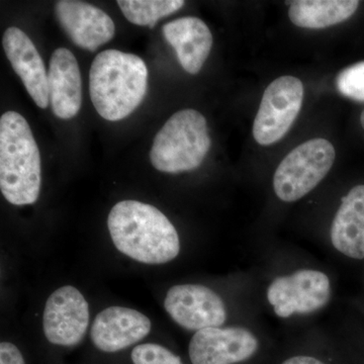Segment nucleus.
Returning a JSON list of instances; mask_svg holds the SVG:
<instances>
[{
	"label": "nucleus",
	"mask_w": 364,
	"mask_h": 364,
	"mask_svg": "<svg viewBox=\"0 0 364 364\" xmlns=\"http://www.w3.org/2000/svg\"><path fill=\"white\" fill-rule=\"evenodd\" d=\"M42 184L41 155L25 117L6 112L0 117V189L14 205H33Z\"/></svg>",
	"instance_id": "nucleus-3"
},
{
	"label": "nucleus",
	"mask_w": 364,
	"mask_h": 364,
	"mask_svg": "<svg viewBox=\"0 0 364 364\" xmlns=\"http://www.w3.org/2000/svg\"><path fill=\"white\" fill-rule=\"evenodd\" d=\"M151 331V321L144 314L109 306L98 314L91 327V341L100 350L112 353L138 343Z\"/></svg>",
	"instance_id": "nucleus-12"
},
{
	"label": "nucleus",
	"mask_w": 364,
	"mask_h": 364,
	"mask_svg": "<svg viewBox=\"0 0 364 364\" xmlns=\"http://www.w3.org/2000/svg\"><path fill=\"white\" fill-rule=\"evenodd\" d=\"M336 87L345 97L364 102V61L340 72L336 78Z\"/></svg>",
	"instance_id": "nucleus-19"
},
{
	"label": "nucleus",
	"mask_w": 364,
	"mask_h": 364,
	"mask_svg": "<svg viewBox=\"0 0 364 364\" xmlns=\"http://www.w3.org/2000/svg\"><path fill=\"white\" fill-rule=\"evenodd\" d=\"M360 122H361V126H363V128L364 130V109H363V112H361Z\"/></svg>",
	"instance_id": "nucleus-23"
},
{
	"label": "nucleus",
	"mask_w": 364,
	"mask_h": 364,
	"mask_svg": "<svg viewBox=\"0 0 364 364\" xmlns=\"http://www.w3.org/2000/svg\"><path fill=\"white\" fill-rule=\"evenodd\" d=\"M165 40L176 50L179 63L189 74H198L213 47V35L202 20L177 18L163 26Z\"/></svg>",
	"instance_id": "nucleus-15"
},
{
	"label": "nucleus",
	"mask_w": 364,
	"mask_h": 364,
	"mask_svg": "<svg viewBox=\"0 0 364 364\" xmlns=\"http://www.w3.org/2000/svg\"><path fill=\"white\" fill-rule=\"evenodd\" d=\"M282 364H327L312 355H294L286 359Z\"/></svg>",
	"instance_id": "nucleus-22"
},
{
	"label": "nucleus",
	"mask_w": 364,
	"mask_h": 364,
	"mask_svg": "<svg viewBox=\"0 0 364 364\" xmlns=\"http://www.w3.org/2000/svg\"><path fill=\"white\" fill-rule=\"evenodd\" d=\"M331 296L329 277L318 270L303 269L273 280L267 299L280 318L309 314L327 305Z\"/></svg>",
	"instance_id": "nucleus-7"
},
{
	"label": "nucleus",
	"mask_w": 364,
	"mask_h": 364,
	"mask_svg": "<svg viewBox=\"0 0 364 364\" xmlns=\"http://www.w3.org/2000/svg\"><path fill=\"white\" fill-rule=\"evenodd\" d=\"M90 324V306L74 287H60L48 299L43 317L46 338L59 346H73L85 337Z\"/></svg>",
	"instance_id": "nucleus-10"
},
{
	"label": "nucleus",
	"mask_w": 364,
	"mask_h": 364,
	"mask_svg": "<svg viewBox=\"0 0 364 364\" xmlns=\"http://www.w3.org/2000/svg\"><path fill=\"white\" fill-rule=\"evenodd\" d=\"M333 246L353 259L364 258V186L344 196L331 228Z\"/></svg>",
	"instance_id": "nucleus-16"
},
{
	"label": "nucleus",
	"mask_w": 364,
	"mask_h": 364,
	"mask_svg": "<svg viewBox=\"0 0 364 364\" xmlns=\"http://www.w3.org/2000/svg\"><path fill=\"white\" fill-rule=\"evenodd\" d=\"M334 146L325 139H314L301 144L277 167L273 188L282 202L301 200L324 179L334 164Z\"/></svg>",
	"instance_id": "nucleus-5"
},
{
	"label": "nucleus",
	"mask_w": 364,
	"mask_h": 364,
	"mask_svg": "<svg viewBox=\"0 0 364 364\" xmlns=\"http://www.w3.org/2000/svg\"><path fill=\"white\" fill-rule=\"evenodd\" d=\"M210 148L205 117L196 109H181L155 136L150 160L165 173L191 171L200 166Z\"/></svg>",
	"instance_id": "nucleus-4"
},
{
	"label": "nucleus",
	"mask_w": 364,
	"mask_h": 364,
	"mask_svg": "<svg viewBox=\"0 0 364 364\" xmlns=\"http://www.w3.org/2000/svg\"><path fill=\"white\" fill-rule=\"evenodd\" d=\"M0 364H26L20 349L9 342L0 344Z\"/></svg>",
	"instance_id": "nucleus-21"
},
{
	"label": "nucleus",
	"mask_w": 364,
	"mask_h": 364,
	"mask_svg": "<svg viewBox=\"0 0 364 364\" xmlns=\"http://www.w3.org/2000/svg\"><path fill=\"white\" fill-rule=\"evenodd\" d=\"M2 45L9 63L30 97L40 109H47L50 104L48 73L32 40L21 28L11 26L4 33Z\"/></svg>",
	"instance_id": "nucleus-13"
},
{
	"label": "nucleus",
	"mask_w": 364,
	"mask_h": 364,
	"mask_svg": "<svg viewBox=\"0 0 364 364\" xmlns=\"http://www.w3.org/2000/svg\"><path fill=\"white\" fill-rule=\"evenodd\" d=\"M134 364H183L181 358L161 345H138L132 351Z\"/></svg>",
	"instance_id": "nucleus-20"
},
{
	"label": "nucleus",
	"mask_w": 364,
	"mask_h": 364,
	"mask_svg": "<svg viewBox=\"0 0 364 364\" xmlns=\"http://www.w3.org/2000/svg\"><path fill=\"white\" fill-rule=\"evenodd\" d=\"M182 0H119L117 6L124 18L136 26L154 28L162 18L171 16L184 6Z\"/></svg>",
	"instance_id": "nucleus-18"
},
{
	"label": "nucleus",
	"mask_w": 364,
	"mask_h": 364,
	"mask_svg": "<svg viewBox=\"0 0 364 364\" xmlns=\"http://www.w3.org/2000/svg\"><path fill=\"white\" fill-rule=\"evenodd\" d=\"M304 100V85L294 76L272 81L264 93L253 124L256 142L269 146L282 140L293 126Z\"/></svg>",
	"instance_id": "nucleus-6"
},
{
	"label": "nucleus",
	"mask_w": 364,
	"mask_h": 364,
	"mask_svg": "<svg viewBox=\"0 0 364 364\" xmlns=\"http://www.w3.org/2000/svg\"><path fill=\"white\" fill-rule=\"evenodd\" d=\"M55 14L72 42L87 51H97L116 33V26L109 14L86 2L60 0L55 4Z\"/></svg>",
	"instance_id": "nucleus-11"
},
{
	"label": "nucleus",
	"mask_w": 364,
	"mask_h": 364,
	"mask_svg": "<svg viewBox=\"0 0 364 364\" xmlns=\"http://www.w3.org/2000/svg\"><path fill=\"white\" fill-rule=\"evenodd\" d=\"M164 308L174 322L191 331L221 327L227 311L221 296L200 284H179L167 291Z\"/></svg>",
	"instance_id": "nucleus-8"
},
{
	"label": "nucleus",
	"mask_w": 364,
	"mask_h": 364,
	"mask_svg": "<svg viewBox=\"0 0 364 364\" xmlns=\"http://www.w3.org/2000/svg\"><path fill=\"white\" fill-rule=\"evenodd\" d=\"M289 16L299 28H325L348 20L358 9L356 0H299L291 2Z\"/></svg>",
	"instance_id": "nucleus-17"
},
{
	"label": "nucleus",
	"mask_w": 364,
	"mask_h": 364,
	"mask_svg": "<svg viewBox=\"0 0 364 364\" xmlns=\"http://www.w3.org/2000/svg\"><path fill=\"white\" fill-rule=\"evenodd\" d=\"M107 227L119 252L145 264H163L181 251L176 228L162 212L138 200L117 203L109 212Z\"/></svg>",
	"instance_id": "nucleus-1"
},
{
	"label": "nucleus",
	"mask_w": 364,
	"mask_h": 364,
	"mask_svg": "<svg viewBox=\"0 0 364 364\" xmlns=\"http://www.w3.org/2000/svg\"><path fill=\"white\" fill-rule=\"evenodd\" d=\"M148 90V68L136 55L105 50L90 72L91 102L102 119L117 122L136 109Z\"/></svg>",
	"instance_id": "nucleus-2"
},
{
	"label": "nucleus",
	"mask_w": 364,
	"mask_h": 364,
	"mask_svg": "<svg viewBox=\"0 0 364 364\" xmlns=\"http://www.w3.org/2000/svg\"><path fill=\"white\" fill-rule=\"evenodd\" d=\"M48 88L55 116L61 119L77 116L82 105V80L77 59L66 48H58L52 54Z\"/></svg>",
	"instance_id": "nucleus-14"
},
{
	"label": "nucleus",
	"mask_w": 364,
	"mask_h": 364,
	"mask_svg": "<svg viewBox=\"0 0 364 364\" xmlns=\"http://www.w3.org/2000/svg\"><path fill=\"white\" fill-rule=\"evenodd\" d=\"M258 349L257 337L245 328H207L193 335L188 355L193 364H239L252 358Z\"/></svg>",
	"instance_id": "nucleus-9"
}]
</instances>
